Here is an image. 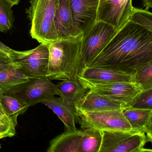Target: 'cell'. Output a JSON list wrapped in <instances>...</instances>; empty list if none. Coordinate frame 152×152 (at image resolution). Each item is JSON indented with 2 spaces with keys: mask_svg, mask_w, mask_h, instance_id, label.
Wrapping results in <instances>:
<instances>
[{
  "mask_svg": "<svg viewBox=\"0 0 152 152\" xmlns=\"http://www.w3.org/2000/svg\"><path fill=\"white\" fill-rule=\"evenodd\" d=\"M0 124L9 127L10 128L16 130V125L13 123V121L8 117L5 114H4L0 111Z\"/></svg>",
  "mask_w": 152,
  "mask_h": 152,
  "instance_id": "4316f807",
  "label": "cell"
},
{
  "mask_svg": "<svg viewBox=\"0 0 152 152\" xmlns=\"http://www.w3.org/2000/svg\"><path fill=\"white\" fill-rule=\"evenodd\" d=\"M2 93V90L1 89H0V111H1V112H2V113H3L4 114V111L3 108L2 106L1 101V95Z\"/></svg>",
  "mask_w": 152,
  "mask_h": 152,
  "instance_id": "d6a6232c",
  "label": "cell"
},
{
  "mask_svg": "<svg viewBox=\"0 0 152 152\" xmlns=\"http://www.w3.org/2000/svg\"><path fill=\"white\" fill-rule=\"evenodd\" d=\"M1 101L4 114L16 126L18 117L24 114L29 107V105L18 98L5 93L1 95Z\"/></svg>",
  "mask_w": 152,
  "mask_h": 152,
  "instance_id": "d6986e66",
  "label": "cell"
},
{
  "mask_svg": "<svg viewBox=\"0 0 152 152\" xmlns=\"http://www.w3.org/2000/svg\"><path fill=\"white\" fill-rule=\"evenodd\" d=\"M41 103L50 108L62 121L66 131L77 130L76 124L79 117L75 108L68 104L61 97L53 96L42 102Z\"/></svg>",
  "mask_w": 152,
  "mask_h": 152,
  "instance_id": "5bb4252c",
  "label": "cell"
},
{
  "mask_svg": "<svg viewBox=\"0 0 152 152\" xmlns=\"http://www.w3.org/2000/svg\"><path fill=\"white\" fill-rule=\"evenodd\" d=\"M3 93L18 98L29 107L58 95L57 85L46 76L29 78L26 82Z\"/></svg>",
  "mask_w": 152,
  "mask_h": 152,
  "instance_id": "5b68a950",
  "label": "cell"
},
{
  "mask_svg": "<svg viewBox=\"0 0 152 152\" xmlns=\"http://www.w3.org/2000/svg\"><path fill=\"white\" fill-rule=\"evenodd\" d=\"M59 0H29L26 13L30 21V34L40 43L49 44L58 40L55 13Z\"/></svg>",
  "mask_w": 152,
  "mask_h": 152,
  "instance_id": "3957f363",
  "label": "cell"
},
{
  "mask_svg": "<svg viewBox=\"0 0 152 152\" xmlns=\"http://www.w3.org/2000/svg\"><path fill=\"white\" fill-rule=\"evenodd\" d=\"M12 62L28 78L47 77L49 62L48 44L40 43L34 49L14 51Z\"/></svg>",
  "mask_w": 152,
  "mask_h": 152,
  "instance_id": "8992f818",
  "label": "cell"
},
{
  "mask_svg": "<svg viewBox=\"0 0 152 152\" xmlns=\"http://www.w3.org/2000/svg\"><path fill=\"white\" fill-rule=\"evenodd\" d=\"M12 6L5 0H0V28L1 32L9 31L13 26L14 18Z\"/></svg>",
  "mask_w": 152,
  "mask_h": 152,
  "instance_id": "7402d4cb",
  "label": "cell"
},
{
  "mask_svg": "<svg viewBox=\"0 0 152 152\" xmlns=\"http://www.w3.org/2000/svg\"><path fill=\"white\" fill-rule=\"evenodd\" d=\"M83 130L66 131L51 141L48 152H80Z\"/></svg>",
  "mask_w": 152,
  "mask_h": 152,
  "instance_id": "9a60e30c",
  "label": "cell"
},
{
  "mask_svg": "<svg viewBox=\"0 0 152 152\" xmlns=\"http://www.w3.org/2000/svg\"><path fill=\"white\" fill-rule=\"evenodd\" d=\"M1 32V28H0V32Z\"/></svg>",
  "mask_w": 152,
  "mask_h": 152,
  "instance_id": "e575fe53",
  "label": "cell"
},
{
  "mask_svg": "<svg viewBox=\"0 0 152 152\" xmlns=\"http://www.w3.org/2000/svg\"><path fill=\"white\" fill-rule=\"evenodd\" d=\"M57 88L60 97L75 109L88 90L78 79L61 81L57 85Z\"/></svg>",
  "mask_w": 152,
  "mask_h": 152,
  "instance_id": "2e32d148",
  "label": "cell"
},
{
  "mask_svg": "<svg viewBox=\"0 0 152 152\" xmlns=\"http://www.w3.org/2000/svg\"><path fill=\"white\" fill-rule=\"evenodd\" d=\"M28 78L17 65L12 64L0 70V89L4 93L26 82Z\"/></svg>",
  "mask_w": 152,
  "mask_h": 152,
  "instance_id": "ffe728a7",
  "label": "cell"
},
{
  "mask_svg": "<svg viewBox=\"0 0 152 152\" xmlns=\"http://www.w3.org/2000/svg\"><path fill=\"white\" fill-rule=\"evenodd\" d=\"M122 111L133 130L147 133L152 120V110L128 107Z\"/></svg>",
  "mask_w": 152,
  "mask_h": 152,
  "instance_id": "e0dca14e",
  "label": "cell"
},
{
  "mask_svg": "<svg viewBox=\"0 0 152 152\" xmlns=\"http://www.w3.org/2000/svg\"><path fill=\"white\" fill-rule=\"evenodd\" d=\"M81 84L88 90L118 101L126 107H130L142 89L135 83L94 82L79 77Z\"/></svg>",
  "mask_w": 152,
  "mask_h": 152,
  "instance_id": "ba28073f",
  "label": "cell"
},
{
  "mask_svg": "<svg viewBox=\"0 0 152 152\" xmlns=\"http://www.w3.org/2000/svg\"><path fill=\"white\" fill-rule=\"evenodd\" d=\"M143 6L145 7V10H149V9H152V0H142Z\"/></svg>",
  "mask_w": 152,
  "mask_h": 152,
  "instance_id": "f546056e",
  "label": "cell"
},
{
  "mask_svg": "<svg viewBox=\"0 0 152 152\" xmlns=\"http://www.w3.org/2000/svg\"><path fill=\"white\" fill-rule=\"evenodd\" d=\"M135 83L142 90L152 87V62L145 66L134 75Z\"/></svg>",
  "mask_w": 152,
  "mask_h": 152,
  "instance_id": "603a6c76",
  "label": "cell"
},
{
  "mask_svg": "<svg viewBox=\"0 0 152 152\" xmlns=\"http://www.w3.org/2000/svg\"><path fill=\"white\" fill-rule=\"evenodd\" d=\"M130 107L152 110V87L142 90Z\"/></svg>",
  "mask_w": 152,
  "mask_h": 152,
  "instance_id": "d4e9b609",
  "label": "cell"
},
{
  "mask_svg": "<svg viewBox=\"0 0 152 152\" xmlns=\"http://www.w3.org/2000/svg\"><path fill=\"white\" fill-rule=\"evenodd\" d=\"M1 139H0V140H1ZM1 144H0V150H1Z\"/></svg>",
  "mask_w": 152,
  "mask_h": 152,
  "instance_id": "836d02e7",
  "label": "cell"
},
{
  "mask_svg": "<svg viewBox=\"0 0 152 152\" xmlns=\"http://www.w3.org/2000/svg\"><path fill=\"white\" fill-rule=\"evenodd\" d=\"M16 134V130L10 128L9 127L0 124V139L14 136Z\"/></svg>",
  "mask_w": 152,
  "mask_h": 152,
  "instance_id": "484cf974",
  "label": "cell"
},
{
  "mask_svg": "<svg viewBox=\"0 0 152 152\" xmlns=\"http://www.w3.org/2000/svg\"><path fill=\"white\" fill-rule=\"evenodd\" d=\"M5 1H7L11 5L12 7L14 5H18L20 1V0H5Z\"/></svg>",
  "mask_w": 152,
  "mask_h": 152,
  "instance_id": "1f68e13d",
  "label": "cell"
},
{
  "mask_svg": "<svg viewBox=\"0 0 152 152\" xmlns=\"http://www.w3.org/2000/svg\"><path fill=\"white\" fill-rule=\"evenodd\" d=\"M134 8L132 0H99L96 21L106 22L118 31L129 21Z\"/></svg>",
  "mask_w": 152,
  "mask_h": 152,
  "instance_id": "9c48e42d",
  "label": "cell"
},
{
  "mask_svg": "<svg viewBox=\"0 0 152 152\" xmlns=\"http://www.w3.org/2000/svg\"><path fill=\"white\" fill-rule=\"evenodd\" d=\"M0 51L4 53L10 58L13 54L15 50L11 49L8 46H6L4 44L0 42Z\"/></svg>",
  "mask_w": 152,
  "mask_h": 152,
  "instance_id": "f1b7e54d",
  "label": "cell"
},
{
  "mask_svg": "<svg viewBox=\"0 0 152 152\" xmlns=\"http://www.w3.org/2000/svg\"><path fill=\"white\" fill-rule=\"evenodd\" d=\"M102 142L99 152H121L126 139L136 132L131 131H101Z\"/></svg>",
  "mask_w": 152,
  "mask_h": 152,
  "instance_id": "ac0fdd59",
  "label": "cell"
},
{
  "mask_svg": "<svg viewBox=\"0 0 152 152\" xmlns=\"http://www.w3.org/2000/svg\"><path fill=\"white\" fill-rule=\"evenodd\" d=\"M54 21L58 40L80 35L74 26L70 0H59Z\"/></svg>",
  "mask_w": 152,
  "mask_h": 152,
  "instance_id": "7c38bea8",
  "label": "cell"
},
{
  "mask_svg": "<svg viewBox=\"0 0 152 152\" xmlns=\"http://www.w3.org/2000/svg\"><path fill=\"white\" fill-rule=\"evenodd\" d=\"M79 77L102 83H135L134 76L109 68L90 67L84 69Z\"/></svg>",
  "mask_w": 152,
  "mask_h": 152,
  "instance_id": "4fadbf2b",
  "label": "cell"
},
{
  "mask_svg": "<svg viewBox=\"0 0 152 152\" xmlns=\"http://www.w3.org/2000/svg\"><path fill=\"white\" fill-rule=\"evenodd\" d=\"M129 20L144 26L152 32V12L149 10L134 7Z\"/></svg>",
  "mask_w": 152,
  "mask_h": 152,
  "instance_id": "cb8c5ba5",
  "label": "cell"
},
{
  "mask_svg": "<svg viewBox=\"0 0 152 152\" xmlns=\"http://www.w3.org/2000/svg\"><path fill=\"white\" fill-rule=\"evenodd\" d=\"M83 34L50 43L48 78L61 81L78 79L85 68L81 54Z\"/></svg>",
  "mask_w": 152,
  "mask_h": 152,
  "instance_id": "7a4b0ae2",
  "label": "cell"
},
{
  "mask_svg": "<svg viewBox=\"0 0 152 152\" xmlns=\"http://www.w3.org/2000/svg\"><path fill=\"white\" fill-rule=\"evenodd\" d=\"M13 64L10 58H0V70L4 69Z\"/></svg>",
  "mask_w": 152,
  "mask_h": 152,
  "instance_id": "83f0119b",
  "label": "cell"
},
{
  "mask_svg": "<svg viewBox=\"0 0 152 152\" xmlns=\"http://www.w3.org/2000/svg\"><path fill=\"white\" fill-rule=\"evenodd\" d=\"M126 108L121 103L88 90L77 106L76 110L97 112L123 109Z\"/></svg>",
  "mask_w": 152,
  "mask_h": 152,
  "instance_id": "8fae6325",
  "label": "cell"
},
{
  "mask_svg": "<svg viewBox=\"0 0 152 152\" xmlns=\"http://www.w3.org/2000/svg\"><path fill=\"white\" fill-rule=\"evenodd\" d=\"M145 134L149 142L152 143V120L149 130Z\"/></svg>",
  "mask_w": 152,
  "mask_h": 152,
  "instance_id": "4dcf8cb0",
  "label": "cell"
},
{
  "mask_svg": "<svg viewBox=\"0 0 152 152\" xmlns=\"http://www.w3.org/2000/svg\"><path fill=\"white\" fill-rule=\"evenodd\" d=\"M123 109L97 112L77 110L79 122L82 129H91L102 131H131Z\"/></svg>",
  "mask_w": 152,
  "mask_h": 152,
  "instance_id": "277c9868",
  "label": "cell"
},
{
  "mask_svg": "<svg viewBox=\"0 0 152 152\" xmlns=\"http://www.w3.org/2000/svg\"><path fill=\"white\" fill-rule=\"evenodd\" d=\"M117 31L112 25L97 21L83 33L81 54L85 68L102 51Z\"/></svg>",
  "mask_w": 152,
  "mask_h": 152,
  "instance_id": "52a82bcc",
  "label": "cell"
},
{
  "mask_svg": "<svg viewBox=\"0 0 152 152\" xmlns=\"http://www.w3.org/2000/svg\"><path fill=\"white\" fill-rule=\"evenodd\" d=\"M152 62V32L129 20L86 68H109L134 75Z\"/></svg>",
  "mask_w": 152,
  "mask_h": 152,
  "instance_id": "6da1fadb",
  "label": "cell"
},
{
  "mask_svg": "<svg viewBox=\"0 0 152 152\" xmlns=\"http://www.w3.org/2000/svg\"><path fill=\"white\" fill-rule=\"evenodd\" d=\"M102 142L101 132L96 129H83L80 152H99Z\"/></svg>",
  "mask_w": 152,
  "mask_h": 152,
  "instance_id": "44dd1931",
  "label": "cell"
},
{
  "mask_svg": "<svg viewBox=\"0 0 152 152\" xmlns=\"http://www.w3.org/2000/svg\"><path fill=\"white\" fill-rule=\"evenodd\" d=\"M99 0H70L73 22L79 35L88 30L96 21Z\"/></svg>",
  "mask_w": 152,
  "mask_h": 152,
  "instance_id": "30bf717a",
  "label": "cell"
}]
</instances>
